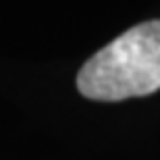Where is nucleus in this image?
Masks as SVG:
<instances>
[{"instance_id":"1","label":"nucleus","mask_w":160,"mask_h":160,"mask_svg":"<svg viewBox=\"0 0 160 160\" xmlns=\"http://www.w3.org/2000/svg\"><path fill=\"white\" fill-rule=\"evenodd\" d=\"M77 89L89 100L121 102L160 89V19L131 27L81 67Z\"/></svg>"}]
</instances>
